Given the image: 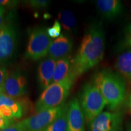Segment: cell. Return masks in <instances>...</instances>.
I'll list each match as a JSON object with an SVG mask.
<instances>
[{"label":"cell","instance_id":"obj_1","mask_svg":"<svg viewBox=\"0 0 131 131\" xmlns=\"http://www.w3.org/2000/svg\"><path fill=\"white\" fill-rule=\"evenodd\" d=\"M104 46L105 35L102 24H91L72 61L70 72L75 78L81 76L100 63L104 57Z\"/></svg>","mask_w":131,"mask_h":131},{"label":"cell","instance_id":"obj_2","mask_svg":"<svg viewBox=\"0 0 131 131\" xmlns=\"http://www.w3.org/2000/svg\"><path fill=\"white\" fill-rule=\"evenodd\" d=\"M93 83L105 100L108 109L115 111L123 104L126 89L125 81L120 75L109 69H103L94 75Z\"/></svg>","mask_w":131,"mask_h":131},{"label":"cell","instance_id":"obj_3","mask_svg":"<svg viewBox=\"0 0 131 131\" xmlns=\"http://www.w3.org/2000/svg\"><path fill=\"white\" fill-rule=\"evenodd\" d=\"M77 78L70 72L62 81L52 83L44 90L35 104L37 113L64 105Z\"/></svg>","mask_w":131,"mask_h":131},{"label":"cell","instance_id":"obj_4","mask_svg":"<svg viewBox=\"0 0 131 131\" xmlns=\"http://www.w3.org/2000/svg\"><path fill=\"white\" fill-rule=\"evenodd\" d=\"M80 99L85 119L89 123L102 112L106 106L105 100L94 83H88L83 86Z\"/></svg>","mask_w":131,"mask_h":131},{"label":"cell","instance_id":"obj_5","mask_svg":"<svg viewBox=\"0 0 131 131\" xmlns=\"http://www.w3.org/2000/svg\"><path fill=\"white\" fill-rule=\"evenodd\" d=\"M52 38L48 35L45 27H37L31 31L25 57L32 61L39 60L49 53Z\"/></svg>","mask_w":131,"mask_h":131},{"label":"cell","instance_id":"obj_6","mask_svg":"<svg viewBox=\"0 0 131 131\" xmlns=\"http://www.w3.org/2000/svg\"><path fill=\"white\" fill-rule=\"evenodd\" d=\"M67 107L68 104L43 111L23 119L17 124L23 131H42L56 120Z\"/></svg>","mask_w":131,"mask_h":131},{"label":"cell","instance_id":"obj_7","mask_svg":"<svg viewBox=\"0 0 131 131\" xmlns=\"http://www.w3.org/2000/svg\"><path fill=\"white\" fill-rule=\"evenodd\" d=\"M123 113L122 111L101 112L89 123L90 131H123Z\"/></svg>","mask_w":131,"mask_h":131},{"label":"cell","instance_id":"obj_8","mask_svg":"<svg viewBox=\"0 0 131 131\" xmlns=\"http://www.w3.org/2000/svg\"><path fill=\"white\" fill-rule=\"evenodd\" d=\"M16 29L12 23L3 24L0 30V63L7 61L12 58L16 46Z\"/></svg>","mask_w":131,"mask_h":131},{"label":"cell","instance_id":"obj_9","mask_svg":"<svg viewBox=\"0 0 131 131\" xmlns=\"http://www.w3.org/2000/svg\"><path fill=\"white\" fill-rule=\"evenodd\" d=\"M27 92V80L19 71L9 73L5 81L3 93L12 98L24 95Z\"/></svg>","mask_w":131,"mask_h":131},{"label":"cell","instance_id":"obj_10","mask_svg":"<svg viewBox=\"0 0 131 131\" xmlns=\"http://www.w3.org/2000/svg\"><path fill=\"white\" fill-rule=\"evenodd\" d=\"M67 131H85V118L80 101L73 98L68 104Z\"/></svg>","mask_w":131,"mask_h":131},{"label":"cell","instance_id":"obj_11","mask_svg":"<svg viewBox=\"0 0 131 131\" xmlns=\"http://www.w3.org/2000/svg\"><path fill=\"white\" fill-rule=\"evenodd\" d=\"M73 42L69 37L61 34L60 37L52 41L49 50V58L55 60L67 57L71 52Z\"/></svg>","mask_w":131,"mask_h":131},{"label":"cell","instance_id":"obj_12","mask_svg":"<svg viewBox=\"0 0 131 131\" xmlns=\"http://www.w3.org/2000/svg\"><path fill=\"white\" fill-rule=\"evenodd\" d=\"M96 4L101 15L108 20L120 16L124 10L122 3L119 0H98Z\"/></svg>","mask_w":131,"mask_h":131},{"label":"cell","instance_id":"obj_13","mask_svg":"<svg viewBox=\"0 0 131 131\" xmlns=\"http://www.w3.org/2000/svg\"><path fill=\"white\" fill-rule=\"evenodd\" d=\"M57 61L49 58L41 62L38 69V78L41 88L42 89L50 86L52 83Z\"/></svg>","mask_w":131,"mask_h":131},{"label":"cell","instance_id":"obj_14","mask_svg":"<svg viewBox=\"0 0 131 131\" xmlns=\"http://www.w3.org/2000/svg\"><path fill=\"white\" fill-rule=\"evenodd\" d=\"M115 68L123 78L131 83V49L119 55Z\"/></svg>","mask_w":131,"mask_h":131},{"label":"cell","instance_id":"obj_15","mask_svg":"<svg viewBox=\"0 0 131 131\" xmlns=\"http://www.w3.org/2000/svg\"><path fill=\"white\" fill-rule=\"evenodd\" d=\"M71 66L72 61L69 57H64L57 60L52 83H58L64 79L69 74Z\"/></svg>","mask_w":131,"mask_h":131},{"label":"cell","instance_id":"obj_16","mask_svg":"<svg viewBox=\"0 0 131 131\" xmlns=\"http://www.w3.org/2000/svg\"><path fill=\"white\" fill-rule=\"evenodd\" d=\"M5 105L9 107L14 114V118H20L23 116V106L15 98L9 97L4 93H0V106Z\"/></svg>","mask_w":131,"mask_h":131},{"label":"cell","instance_id":"obj_17","mask_svg":"<svg viewBox=\"0 0 131 131\" xmlns=\"http://www.w3.org/2000/svg\"><path fill=\"white\" fill-rule=\"evenodd\" d=\"M58 19L63 28L70 32H73L77 27L76 18L71 12L64 10L58 14Z\"/></svg>","mask_w":131,"mask_h":131},{"label":"cell","instance_id":"obj_18","mask_svg":"<svg viewBox=\"0 0 131 131\" xmlns=\"http://www.w3.org/2000/svg\"><path fill=\"white\" fill-rule=\"evenodd\" d=\"M67 111H68V107L56 120L54 121L52 124H50L42 131H67V127H68Z\"/></svg>","mask_w":131,"mask_h":131},{"label":"cell","instance_id":"obj_19","mask_svg":"<svg viewBox=\"0 0 131 131\" xmlns=\"http://www.w3.org/2000/svg\"><path fill=\"white\" fill-rule=\"evenodd\" d=\"M61 26L60 24V22L58 21L55 20L54 22L53 25L51 26L49 28L47 29V34L51 38H57L60 37L61 34Z\"/></svg>","mask_w":131,"mask_h":131},{"label":"cell","instance_id":"obj_20","mask_svg":"<svg viewBox=\"0 0 131 131\" xmlns=\"http://www.w3.org/2000/svg\"><path fill=\"white\" fill-rule=\"evenodd\" d=\"M0 117L7 121L13 120V118H14L12 110L5 105L0 106Z\"/></svg>","mask_w":131,"mask_h":131},{"label":"cell","instance_id":"obj_21","mask_svg":"<svg viewBox=\"0 0 131 131\" xmlns=\"http://www.w3.org/2000/svg\"><path fill=\"white\" fill-rule=\"evenodd\" d=\"M29 4L33 9H41L46 8L49 4V1L46 0H31L28 1Z\"/></svg>","mask_w":131,"mask_h":131},{"label":"cell","instance_id":"obj_22","mask_svg":"<svg viewBox=\"0 0 131 131\" xmlns=\"http://www.w3.org/2000/svg\"><path fill=\"white\" fill-rule=\"evenodd\" d=\"M9 75V71L7 70V69L3 65L0 64V89H1L2 92L5 81Z\"/></svg>","mask_w":131,"mask_h":131},{"label":"cell","instance_id":"obj_23","mask_svg":"<svg viewBox=\"0 0 131 131\" xmlns=\"http://www.w3.org/2000/svg\"><path fill=\"white\" fill-rule=\"evenodd\" d=\"M124 43L127 46L131 47V24L127 26L126 30Z\"/></svg>","mask_w":131,"mask_h":131},{"label":"cell","instance_id":"obj_24","mask_svg":"<svg viewBox=\"0 0 131 131\" xmlns=\"http://www.w3.org/2000/svg\"><path fill=\"white\" fill-rule=\"evenodd\" d=\"M18 4L17 1H10V0H0V6H8V7H15Z\"/></svg>","mask_w":131,"mask_h":131},{"label":"cell","instance_id":"obj_25","mask_svg":"<svg viewBox=\"0 0 131 131\" xmlns=\"http://www.w3.org/2000/svg\"><path fill=\"white\" fill-rule=\"evenodd\" d=\"M13 122H14V121L13 120L7 121L2 118L0 117V129H1V130H3V129L10 126L14 124L13 123Z\"/></svg>","mask_w":131,"mask_h":131},{"label":"cell","instance_id":"obj_26","mask_svg":"<svg viewBox=\"0 0 131 131\" xmlns=\"http://www.w3.org/2000/svg\"><path fill=\"white\" fill-rule=\"evenodd\" d=\"M1 131H23L22 129L20 128V127L16 124H13L10 125V126L6 127L3 130H1Z\"/></svg>","mask_w":131,"mask_h":131},{"label":"cell","instance_id":"obj_27","mask_svg":"<svg viewBox=\"0 0 131 131\" xmlns=\"http://www.w3.org/2000/svg\"><path fill=\"white\" fill-rule=\"evenodd\" d=\"M5 13V9L3 6H0V30L2 28L3 26V18L4 14Z\"/></svg>","mask_w":131,"mask_h":131},{"label":"cell","instance_id":"obj_28","mask_svg":"<svg viewBox=\"0 0 131 131\" xmlns=\"http://www.w3.org/2000/svg\"><path fill=\"white\" fill-rule=\"evenodd\" d=\"M128 106H129V109H130V112H131V94L129 95V96Z\"/></svg>","mask_w":131,"mask_h":131},{"label":"cell","instance_id":"obj_29","mask_svg":"<svg viewBox=\"0 0 131 131\" xmlns=\"http://www.w3.org/2000/svg\"><path fill=\"white\" fill-rule=\"evenodd\" d=\"M126 131H131V123H129L127 126Z\"/></svg>","mask_w":131,"mask_h":131},{"label":"cell","instance_id":"obj_30","mask_svg":"<svg viewBox=\"0 0 131 131\" xmlns=\"http://www.w3.org/2000/svg\"><path fill=\"white\" fill-rule=\"evenodd\" d=\"M1 92H2V91H1V89H0V93H1Z\"/></svg>","mask_w":131,"mask_h":131},{"label":"cell","instance_id":"obj_31","mask_svg":"<svg viewBox=\"0 0 131 131\" xmlns=\"http://www.w3.org/2000/svg\"><path fill=\"white\" fill-rule=\"evenodd\" d=\"M0 131H1V130H0Z\"/></svg>","mask_w":131,"mask_h":131}]
</instances>
